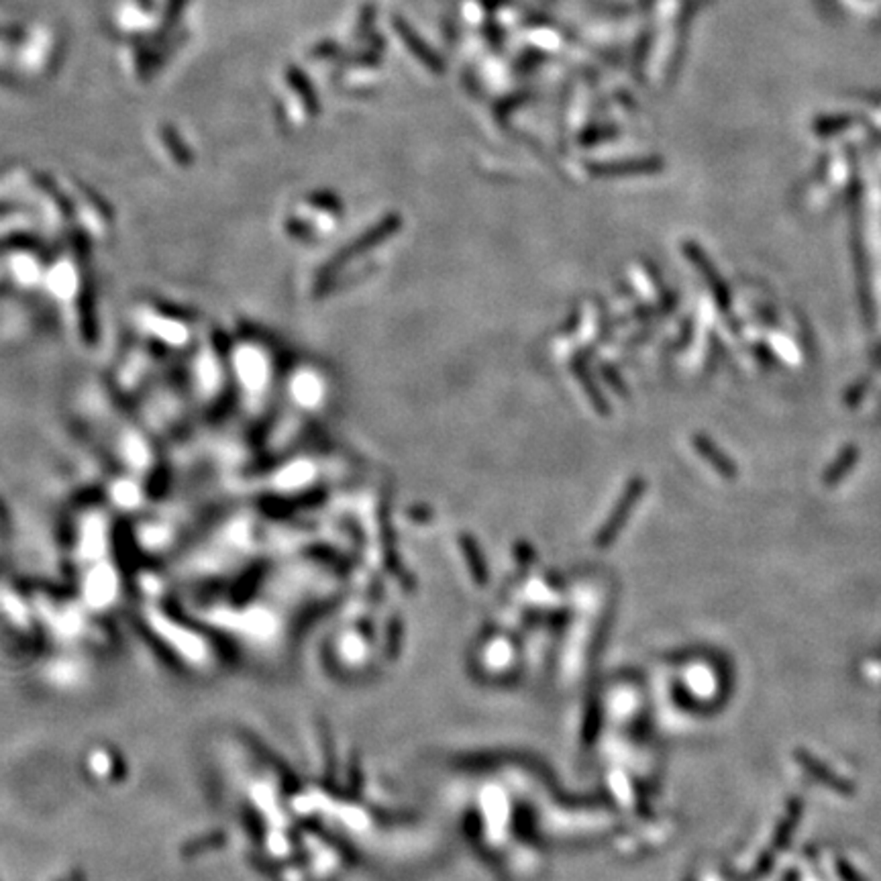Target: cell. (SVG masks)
I'll return each instance as SVG.
<instances>
[{"instance_id": "cell-1", "label": "cell", "mask_w": 881, "mask_h": 881, "mask_svg": "<svg viewBox=\"0 0 881 881\" xmlns=\"http://www.w3.org/2000/svg\"><path fill=\"white\" fill-rule=\"evenodd\" d=\"M661 168H663L661 160H655V157H645V160H628V162L590 165V172L594 176H628V174H653V172H659Z\"/></svg>"}, {"instance_id": "cell-2", "label": "cell", "mask_w": 881, "mask_h": 881, "mask_svg": "<svg viewBox=\"0 0 881 881\" xmlns=\"http://www.w3.org/2000/svg\"><path fill=\"white\" fill-rule=\"evenodd\" d=\"M684 251L690 256V259H692V262H694V265L698 267V270L702 272L704 276H706V281H708V286H710L714 298H717L720 302L722 308H726L728 306V290H726V286L722 284L720 276H717V272H714L710 259H708L704 256V251L700 249V248H696L694 243H685L684 245Z\"/></svg>"}, {"instance_id": "cell-3", "label": "cell", "mask_w": 881, "mask_h": 881, "mask_svg": "<svg viewBox=\"0 0 881 881\" xmlns=\"http://www.w3.org/2000/svg\"><path fill=\"white\" fill-rule=\"evenodd\" d=\"M394 25H396V31H399L402 41L407 43L408 49L415 54L416 60H421L424 63V66H427L432 71H443V62L439 60V55L435 52H432V49L427 46V43H424L421 38H418L413 27H408L400 19H396Z\"/></svg>"}, {"instance_id": "cell-6", "label": "cell", "mask_w": 881, "mask_h": 881, "mask_svg": "<svg viewBox=\"0 0 881 881\" xmlns=\"http://www.w3.org/2000/svg\"><path fill=\"white\" fill-rule=\"evenodd\" d=\"M855 459H857V451H855V447H849V449H844V453L841 455V459L836 461V464L828 469V480H833L836 482L841 478V475L844 474V469L851 467L855 464Z\"/></svg>"}, {"instance_id": "cell-4", "label": "cell", "mask_w": 881, "mask_h": 881, "mask_svg": "<svg viewBox=\"0 0 881 881\" xmlns=\"http://www.w3.org/2000/svg\"><path fill=\"white\" fill-rule=\"evenodd\" d=\"M694 445H696V449L704 455V457L710 461V464L718 469L720 474H725V475H733L734 472V467L733 464L728 459H725V455H722L720 451H717V447H714L710 440H708L706 437H696L694 439Z\"/></svg>"}, {"instance_id": "cell-5", "label": "cell", "mask_w": 881, "mask_h": 881, "mask_svg": "<svg viewBox=\"0 0 881 881\" xmlns=\"http://www.w3.org/2000/svg\"><path fill=\"white\" fill-rule=\"evenodd\" d=\"M853 122H855V119L849 117V114H833V117L816 119L812 129H814L816 135L830 137V135H836V133L844 131V129L853 125Z\"/></svg>"}]
</instances>
